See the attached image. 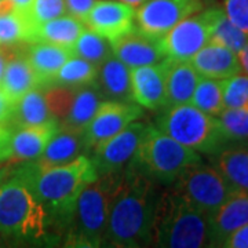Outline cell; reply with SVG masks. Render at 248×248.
<instances>
[{
  "label": "cell",
  "instance_id": "1",
  "mask_svg": "<svg viewBox=\"0 0 248 248\" xmlns=\"http://www.w3.org/2000/svg\"><path fill=\"white\" fill-rule=\"evenodd\" d=\"M161 186L124 167L112 200L102 247L135 248L152 246L153 223Z\"/></svg>",
  "mask_w": 248,
  "mask_h": 248
},
{
  "label": "cell",
  "instance_id": "2",
  "mask_svg": "<svg viewBox=\"0 0 248 248\" xmlns=\"http://www.w3.org/2000/svg\"><path fill=\"white\" fill-rule=\"evenodd\" d=\"M14 172L27 182L48 215L54 237L66 232L81 190L98 177L89 156L81 155L68 164L39 167L33 161L16 164Z\"/></svg>",
  "mask_w": 248,
  "mask_h": 248
},
{
  "label": "cell",
  "instance_id": "3",
  "mask_svg": "<svg viewBox=\"0 0 248 248\" xmlns=\"http://www.w3.org/2000/svg\"><path fill=\"white\" fill-rule=\"evenodd\" d=\"M0 234L13 243H48L54 239L45 207L16 172L0 186Z\"/></svg>",
  "mask_w": 248,
  "mask_h": 248
},
{
  "label": "cell",
  "instance_id": "4",
  "mask_svg": "<svg viewBox=\"0 0 248 248\" xmlns=\"http://www.w3.org/2000/svg\"><path fill=\"white\" fill-rule=\"evenodd\" d=\"M123 171L98 175L80 193L72 221L63 233L65 247H102L112 200Z\"/></svg>",
  "mask_w": 248,
  "mask_h": 248
},
{
  "label": "cell",
  "instance_id": "5",
  "mask_svg": "<svg viewBox=\"0 0 248 248\" xmlns=\"http://www.w3.org/2000/svg\"><path fill=\"white\" fill-rule=\"evenodd\" d=\"M163 189L160 195L152 246L164 248L208 247L207 217L178 192Z\"/></svg>",
  "mask_w": 248,
  "mask_h": 248
},
{
  "label": "cell",
  "instance_id": "6",
  "mask_svg": "<svg viewBox=\"0 0 248 248\" xmlns=\"http://www.w3.org/2000/svg\"><path fill=\"white\" fill-rule=\"evenodd\" d=\"M200 161L203 160L197 152L175 141L156 125L146 124L127 167L157 185L170 186L186 169Z\"/></svg>",
  "mask_w": 248,
  "mask_h": 248
},
{
  "label": "cell",
  "instance_id": "7",
  "mask_svg": "<svg viewBox=\"0 0 248 248\" xmlns=\"http://www.w3.org/2000/svg\"><path fill=\"white\" fill-rule=\"evenodd\" d=\"M156 127L179 143L207 156L234 145L226 137L217 116L208 115L192 104L163 108L156 119Z\"/></svg>",
  "mask_w": 248,
  "mask_h": 248
},
{
  "label": "cell",
  "instance_id": "8",
  "mask_svg": "<svg viewBox=\"0 0 248 248\" xmlns=\"http://www.w3.org/2000/svg\"><path fill=\"white\" fill-rule=\"evenodd\" d=\"M170 187L182 195L199 211L208 217L236 190L217 167L196 163L186 169Z\"/></svg>",
  "mask_w": 248,
  "mask_h": 248
},
{
  "label": "cell",
  "instance_id": "9",
  "mask_svg": "<svg viewBox=\"0 0 248 248\" xmlns=\"http://www.w3.org/2000/svg\"><path fill=\"white\" fill-rule=\"evenodd\" d=\"M222 14V7L211 6L171 28L161 37L166 58L172 61H190V58L210 42L217 21Z\"/></svg>",
  "mask_w": 248,
  "mask_h": 248
},
{
  "label": "cell",
  "instance_id": "10",
  "mask_svg": "<svg viewBox=\"0 0 248 248\" xmlns=\"http://www.w3.org/2000/svg\"><path fill=\"white\" fill-rule=\"evenodd\" d=\"M142 115L143 110L138 104L102 101L83 131L86 153H90L99 143L120 133L130 123L141 119Z\"/></svg>",
  "mask_w": 248,
  "mask_h": 248
},
{
  "label": "cell",
  "instance_id": "11",
  "mask_svg": "<svg viewBox=\"0 0 248 248\" xmlns=\"http://www.w3.org/2000/svg\"><path fill=\"white\" fill-rule=\"evenodd\" d=\"M203 9V0H146L135 10V19L140 29L163 37L171 28Z\"/></svg>",
  "mask_w": 248,
  "mask_h": 248
},
{
  "label": "cell",
  "instance_id": "12",
  "mask_svg": "<svg viewBox=\"0 0 248 248\" xmlns=\"http://www.w3.org/2000/svg\"><path fill=\"white\" fill-rule=\"evenodd\" d=\"M145 127L146 124L135 120L120 133L99 143L91 151L93 156L90 159L97 170L98 175L123 171L133 157Z\"/></svg>",
  "mask_w": 248,
  "mask_h": 248
},
{
  "label": "cell",
  "instance_id": "13",
  "mask_svg": "<svg viewBox=\"0 0 248 248\" xmlns=\"http://www.w3.org/2000/svg\"><path fill=\"white\" fill-rule=\"evenodd\" d=\"M135 7L120 0H97L83 24L113 42L134 28Z\"/></svg>",
  "mask_w": 248,
  "mask_h": 248
},
{
  "label": "cell",
  "instance_id": "14",
  "mask_svg": "<svg viewBox=\"0 0 248 248\" xmlns=\"http://www.w3.org/2000/svg\"><path fill=\"white\" fill-rule=\"evenodd\" d=\"M169 58L152 65L130 68L133 101L140 107L159 110L166 107V78Z\"/></svg>",
  "mask_w": 248,
  "mask_h": 248
},
{
  "label": "cell",
  "instance_id": "15",
  "mask_svg": "<svg viewBox=\"0 0 248 248\" xmlns=\"http://www.w3.org/2000/svg\"><path fill=\"white\" fill-rule=\"evenodd\" d=\"M112 50L116 58L128 68L157 63L166 58L161 47V37L149 35L138 27H134L113 40Z\"/></svg>",
  "mask_w": 248,
  "mask_h": 248
},
{
  "label": "cell",
  "instance_id": "16",
  "mask_svg": "<svg viewBox=\"0 0 248 248\" xmlns=\"http://www.w3.org/2000/svg\"><path fill=\"white\" fill-rule=\"evenodd\" d=\"M248 223V193L234 190L226 202L207 217L208 247H222L234 231Z\"/></svg>",
  "mask_w": 248,
  "mask_h": 248
},
{
  "label": "cell",
  "instance_id": "17",
  "mask_svg": "<svg viewBox=\"0 0 248 248\" xmlns=\"http://www.w3.org/2000/svg\"><path fill=\"white\" fill-rule=\"evenodd\" d=\"M60 127L58 122L13 128L9 140V164L37 159Z\"/></svg>",
  "mask_w": 248,
  "mask_h": 248
},
{
  "label": "cell",
  "instance_id": "18",
  "mask_svg": "<svg viewBox=\"0 0 248 248\" xmlns=\"http://www.w3.org/2000/svg\"><path fill=\"white\" fill-rule=\"evenodd\" d=\"M24 54L39 80V89L50 86L55 73L73 57L72 48L46 42H31L27 46L24 45Z\"/></svg>",
  "mask_w": 248,
  "mask_h": 248
},
{
  "label": "cell",
  "instance_id": "19",
  "mask_svg": "<svg viewBox=\"0 0 248 248\" xmlns=\"http://www.w3.org/2000/svg\"><path fill=\"white\" fill-rule=\"evenodd\" d=\"M190 63L199 76L208 79L225 80L241 72L237 54L210 42L190 58Z\"/></svg>",
  "mask_w": 248,
  "mask_h": 248
},
{
  "label": "cell",
  "instance_id": "20",
  "mask_svg": "<svg viewBox=\"0 0 248 248\" xmlns=\"http://www.w3.org/2000/svg\"><path fill=\"white\" fill-rule=\"evenodd\" d=\"M94 86L105 101L134 102L130 68L113 54L98 66Z\"/></svg>",
  "mask_w": 248,
  "mask_h": 248
},
{
  "label": "cell",
  "instance_id": "21",
  "mask_svg": "<svg viewBox=\"0 0 248 248\" xmlns=\"http://www.w3.org/2000/svg\"><path fill=\"white\" fill-rule=\"evenodd\" d=\"M86 153L83 133L60 125L57 133L46 145L45 151L37 159L32 160L39 167H57L76 160Z\"/></svg>",
  "mask_w": 248,
  "mask_h": 248
},
{
  "label": "cell",
  "instance_id": "22",
  "mask_svg": "<svg viewBox=\"0 0 248 248\" xmlns=\"http://www.w3.org/2000/svg\"><path fill=\"white\" fill-rule=\"evenodd\" d=\"M21 46L22 45L16 46V50L10 57L0 83L1 91L13 104L25 95L28 91L39 89V80L35 72L32 71Z\"/></svg>",
  "mask_w": 248,
  "mask_h": 248
},
{
  "label": "cell",
  "instance_id": "23",
  "mask_svg": "<svg viewBox=\"0 0 248 248\" xmlns=\"http://www.w3.org/2000/svg\"><path fill=\"white\" fill-rule=\"evenodd\" d=\"M199 79L200 76L190 61L170 60L166 78V107L190 104Z\"/></svg>",
  "mask_w": 248,
  "mask_h": 248
},
{
  "label": "cell",
  "instance_id": "24",
  "mask_svg": "<svg viewBox=\"0 0 248 248\" xmlns=\"http://www.w3.org/2000/svg\"><path fill=\"white\" fill-rule=\"evenodd\" d=\"M57 122L50 113L46 104L45 94L42 89H33L13 104V112L10 117V128L32 127L40 124Z\"/></svg>",
  "mask_w": 248,
  "mask_h": 248
},
{
  "label": "cell",
  "instance_id": "25",
  "mask_svg": "<svg viewBox=\"0 0 248 248\" xmlns=\"http://www.w3.org/2000/svg\"><path fill=\"white\" fill-rule=\"evenodd\" d=\"M86 25L73 16H61L43 24L36 25L33 29L32 42H46L50 45L62 46L72 48Z\"/></svg>",
  "mask_w": 248,
  "mask_h": 248
},
{
  "label": "cell",
  "instance_id": "26",
  "mask_svg": "<svg viewBox=\"0 0 248 248\" xmlns=\"http://www.w3.org/2000/svg\"><path fill=\"white\" fill-rule=\"evenodd\" d=\"M210 157L213 159L214 167L221 171L236 190L248 193V155L246 146L234 143Z\"/></svg>",
  "mask_w": 248,
  "mask_h": 248
},
{
  "label": "cell",
  "instance_id": "27",
  "mask_svg": "<svg viewBox=\"0 0 248 248\" xmlns=\"http://www.w3.org/2000/svg\"><path fill=\"white\" fill-rule=\"evenodd\" d=\"M102 101L105 99L99 94V91L95 89L94 84L78 87L71 110L65 117V120L60 123V125L83 133L86 125L93 119V116L95 115L98 107L101 105Z\"/></svg>",
  "mask_w": 248,
  "mask_h": 248
},
{
  "label": "cell",
  "instance_id": "28",
  "mask_svg": "<svg viewBox=\"0 0 248 248\" xmlns=\"http://www.w3.org/2000/svg\"><path fill=\"white\" fill-rule=\"evenodd\" d=\"M33 24L25 11L11 9L0 13V46H19L32 42Z\"/></svg>",
  "mask_w": 248,
  "mask_h": 248
},
{
  "label": "cell",
  "instance_id": "29",
  "mask_svg": "<svg viewBox=\"0 0 248 248\" xmlns=\"http://www.w3.org/2000/svg\"><path fill=\"white\" fill-rule=\"evenodd\" d=\"M98 66L79 57H71L55 73L50 86H68V87H83L94 84L97 79ZM48 87V86H47Z\"/></svg>",
  "mask_w": 248,
  "mask_h": 248
},
{
  "label": "cell",
  "instance_id": "30",
  "mask_svg": "<svg viewBox=\"0 0 248 248\" xmlns=\"http://www.w3.org/2000/svg\"><path fill=\"white\" fill-rule=\"evenodd\" d=\"M72 53L75 57L83 58L94 63L95 66H99L113 54V50L110 40L86 27L72 47Z\"/></svg>",
  "mask_w": 248,
  "mask_h": 248
},
{
  "label": "cell",
  "instance_id": "31",
  "mask_svg": "<svg viewBox=\"0 0 248 248\" xmlns=\"http://www.w3.org/2000/svg\"><path fill=\"white\" fill-rule=\"evenodd\" d=\"M190 104L208 115L218 117L225 109L223 94H222V80L208 79L200 76L193 97L190 99Z\"/></svg>",
  "mask_w": 248,
  "mask_h": 248
},
{
  "label": "cell",
  "instance_id": "32",
  "mask_svg": "<svg viewBox=\"0 0 248 248\" xmlns=\"http://www.w3.org/2000/svg\"><path fill=\"white\" fill-rule=\"evenodd\" d=\"M42 90H43L46 104L48 107L50 113L53 115V117L58 123L63 122L65 117L69 113V110H71L78 87L53 84V86H48V87H45Z\"/></svg>",
  "mask_w": 248,
  "mask_h": 248
},
{
  "label": "cell",
  "instance_id": "33",
  "mask_svg": "<svg viewBox=\"0 0 248 248\" xmlns=\"http://www.w3.org/2000/svg\"><path fill=\"white\" fill-rule=\"evenodd\" d=\"M247 42V33H244L243 31H240L239 28L234 27L228 19V17L225 16V11H223V14L217 21V25L214 28L210 43L223 46V47H226V48H229V50L237 54Z\"/></svg>",
  "mask_w": 248,
  "mask_h": 248
},
{
  "label": "cell",
  "instance_id": "34",
  "mask_svg": "<svg viewBox=\"0 0 248 248\" xmlns=\"http://www.w3.org/2000/svg\"><path fill=\"white\" fill-rule=\"evenodd\" d=\"M223 105L229 109L248 110V75L241 72L222 80Z\"/></svg>",
  "mask_w": 248,
  "mask_h": 248
},
{
  "label": "cell",
  "instance_id": "35",
  "mask_svg": "<svg viewBox=\"0 0 248 248\" xmlns=\"http://www.w3.org/2000/svg\"><path fill=\"white\" fill-rule=\"evenodd\" d=\"M218 119L232 143H243L248 141V110L225 108Z\"/></svg>",
  "mask_w": 248,
  "mask_h": 248
},
{
  "label": "cell",
  "instance_id": "36",
  "mask_svg": "<svg viewBox=\"0 0 248 248\" xmlns=\"http://www.w3.org/2000/svg\"><path fill=\"white\" fill-rule=\"evenodd\" d=\"M25 13L33 27H36L46 21L65 16L68 11L65 0H33Z\"/></svg>",
  "mask_w": 248,
  "mask_h": 248
},
{
  "label": "cell",
  "instance_id": "37",
  "mask_svg": "<svg viewBox=\"0 0 248 248\" xmlns=\"http://www.w3.org/2000/svg\"><path fill=\"white\" fill-rule=\"evenodd\" d=\"M223 11L234 27L248 35V0H223Z\"/></svg>",
  "mask_w": 248,
  "mask_h": 248
},
{
  "label": "cell",
  "instance_id": "38",
  "mask_svg": "<svg viewBox=\"0 0 248 248\" xmlns=\"http://www.w3.org/2000/svg\"><path fill=\"white\" fill-rule=\"evenodd\" d=\"M95 1L97 0H65V6H66V11L71 16L83 22L90 10L95 4Z\"/></svg>",
  "mask_w": 248,
  "mask_h": 248
},
{
  "label": "cell",
  "instance_id": "39",
  "mask_svg": "<svg viewBox=\"0 0 248 248\" xmlns=\"http://www.w3.org/2000/svg\"><path fill=\"white\" fill-rule=\"evenodd\" d=\"M225 248H248V223L239 228L223 241Z\"/></svg>",
  "mask_w": 248,
  "mask_h": 248
},
{
  "label": "cell",
  "instance_id": "40",
  "mask_svg": "<svg viewBox=\"0 0 248 248\" xmlns=\"http://www.w3.org/2000/svg\"><path fill=\"white\" fill-rule=\"evenodd\" d=\"M11 128L7 125H0V164H9V140Z\"/></svg>",
  "mask_w": 248,
  "mask_h": 248
},
{
  "label": "cell",
  "instance_id": "41",
  "mask_svg": "<svg viewBox=\"0 0 248 248\" xmlns=\"http://www.w3.org/2000/svg\"><path fill=\"white\" fill-rule=\"evenodd\" d=\"M13 112V102L0 89V125H7Z\"/></svg>",
  "mask_w": 248,
  "mask_h": 248
},
{
  "label": "cell",
  "instance_id": "42",
  "mask_svg": "<svg viewBox=\"0 0 248 248\" xmlns=\"http://www.w3.org/2000/svg\"><path fill=\"white\" fill-rule=\"evenodd\" d=\"M16 50V46H0V83L3 79V73L6 69V65L9 62L10 57Z\"/></svg>",
  "mask_w": 248,
  "mask_h": 248
},
{
  "label": "cell",
  "instance_id": "43",
  "mask_svg": "<svg viewBox=\"0 0 248 248\" xmlns=\"http://www.w3.org/2000/svg\"><path fill=\"white\" fill-rule=\"evenodd\" d=\"M14 167H16V164H14V166H13V164H7V163L0 164V185H3V184L13 175Z\"/></svg>",
  "mask_w": 248,
  "mask_h": 248
},
{
  "label": "cell",
  "instance_id": "44",
  "mask_svg": "<svg viewBox=\"0 0 248 248\" xmlns=\"http://www.w3.org/2000/svg\"><path fill=\"white\" fill-rule=\"evenodd\" d=\"M237 57H239L240 65H241V71H244L248 75V42L237 53Z\"/></svg>",
  "mask_w": 248,
  "mask_h": 248
},
{
  "label": "cell",
  "instance_id": "45",
  "mask_svg": "<svg viewBox=\"0 0 248 248\" xmlns=\"http://www.w3.org/2000/svg\"><path fill=\"white\" fill-rule=\"evenodd\" d=\"M18 10H21V11H27L29 9V6L32 4V1L33 0H10Z\"/></svg>",
  "mask_w": 248,
  "mask_h": 248
},
{
  "label": "cell",
  "instance_id": "46",
  "mask_svg": "<svg viewBox=\"0 0 248 248\" xmlns=\"http://www.w3.org/2000/svg\"><path fill=\"white\" fill-rule=\"evenodd\" d=\"M120 1H124V3H127V4H131V6H140L142 4L143 1H146V0H120Z\"/></svg>",
  "mask_w": 248,
  "mask_h": 248
},
{
  "label": "cell",
  "instance_id": "47",
  "mask_svg": "<svg viewBox=\"0 0 248 248\" xmlns=\"http://www.w3.org/2000/svg\"><path fill=\"white\" fill-rule=\"evenodd\" d=\"M4 243H6V240L3 239V236L0 234V247H4V246H6Z\"/></svg>",
  "mask_w": 248,
  "mask_h": 248
},
{
  "label": "cell",
  "instance_id": "48",
  "mask_svg": "<svg viewBox=\"0 0 248 248\" xmlns=\"http://www.w3.org/2000/svg\"><path fill=\"white\" fill-rule=\"evenodd\" d=\"M246 151H247V155H248V146H246Z\"/></svg>",
  "mask_w": 248,
  "mask_h": 248
},
{
  "label": "cell",
  "instance_id": "49",
  "mask_svg": "<svg viewBox=\"0 0 248 248\" xmlns=\"http://www.w3.org/2000/svg\"><path fill=\"white\" fill-rule=\"evenodd\" d=\"M0 3H1V0H0Z\"/></svg>",
  "mask_w": 248,
  "mask_h": 248
},
{
  "label": "cell",
  "instance_id": "50",
  "mask_svg": "<svg viewBox=\"0 0 248 248\" xmlns=\"http://www.w3.org/2000/svg\"><path fill=\"white\" fill-rule=\"evenodd\" d=\"M0 186H1V185H0Z\"/></svg>",
  "mask_w": 248,
  "mask_h": 248
}]
</instances>
